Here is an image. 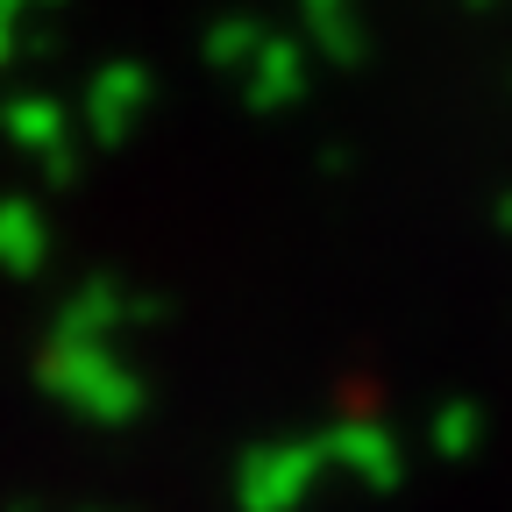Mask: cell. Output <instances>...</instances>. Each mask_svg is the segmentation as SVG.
<instances>
[{
	"label": "cell",
	"mask_w": 512,
	"mask_h": 512,
	"mask_svg": "<svg viewBox=\"0 0 512 512\" xmlns=\"http://www.w3.org/2000/svg\"><path fill=\"white\" fill-rule=\"evenodd\" d=\"M36 384L64 406V413H79L93 427H128L143 413V377L128 370V356L114 342H43L36 356Z\"/></svg>",
	"instance_id": "obj_1"
},
{
	"label": "cell",
	"mask_w": 512,
	"mask_h": 512,
	"mask_svg": "<svg viewBox=\"0 0 512 512\" xmlns=\"http://www.w3.org/2000/svg\"><path fill=\"white\" fill-rule=\"evenodd\" d=\"M320 477H328V463H320V441L313 434L264 441V448H249V456L235 463V505L242 512H299Z\"/></svg>",
	"instance_id": "obj_2"
},
{
	"label": "cell",
	"mask_w": 512,
	"mask_h": 512,
	"mask_svg": "<svg viewBox=\"0 0 512 512\" xmlns=\"http://www.w3.org/2000/svg\"><path fill=\"white\" fill-rule=\"evenodd\" d=\"M0 136H8V143L43 171V185H72V178H79L72 107H57L50 93H15V100H0Z\"/></svg>",
	"instance_id": "obj_3"
},
{
	"label": "cell",
	"mask_w": 512,
	"mask_h": 512,
	"mask_svg": "<svg viewBox=\"0 0 512 512\" xmlns=\"http://www.w3.org/2000/svg\"><path fill=\"white\" fill-rule=\"evenodd\" d=\"M150 100H157L150 64L114 57V64H100V72L86 79V100H79L72 128H86L93 143H128V136H136V121L150 114Z\"/></svg>",
	"instance_id": "obj_4"
},
{
	"label": "cell",
	"mask_w": 512,
	"mask_h": 512,
	"mask_svg": "<svg viewBox=\"0 0 512 512\" xmlns=\"http://www.w3.org/2000/svg\"><path fill=\"white\" fill-rule=\"evenodd\" d=\"M320 463L356 477L363 491H392L406 477V456H399V434L392 427H377V420H335V427H320Z\"/></svg>",
	"instance_id": "obj_5"
},
{
	"label": "cell",
	"mask_w": 512,
	"mask_h": 512,
	"mask_svg": "<svg viewBox=\"0 0 512 512\" xmlns=\"http://www.w3.org/2000/svg\"><path fill=\"white\" fill-rule=\"evenodd\" d=\"M306 43L299 36H264V50H256L249 64H242V100H249V114H285V107H299L306 100Z\"/></svg>",
	"instance_id": "obj_6"
},
{
	"label": "cell",
	"mask_w": 512,
	"mask_h": 512,
	"mask_svg": "<svg viewBox=\"0 0 512 512\" xmlns=\"http://www.w3.org/2000/svg\"><path fill=\"white\" fill-rule=\"evenodd\" d=\"M128 320H150V306H143V299H128L114 278H86L72 299L57 306L50 335H57V342H121Z\"/></svg>",
	"instance_id": "obj_7"
},
{
	"label": "cell",
	"mask_w": 512,
	"mask_h": 512,
	"mask_svg": "<svg viewBox=\"0 0 512 512\" xmlns=\"http://www.w3.org/2000/svg\"><path fill=\"white\" fill-rule=\"evenodd\" d=\"M43 264H50V221H43V207L36 200H0V278L29 285V278H43Z\"/></svg>",
	"instance_id": "obj_8"
},
{
	"label": "cell",
	"mask_w": 512,
	"mask_h": 512,
	"mask_svg": "<svg viewBox=\"0 0 512 512\" xmlns=\"http://www.w3.org/2000/svg\"><path fill=\"white\" fill-rule=\"evenodd\" d=\"M299 43L320 50L328 64H356L363 57V15H356V0H299Z\"/></svg>",
	"instance_id": "obj_9"
},
{
	"label": "cell",
	"mask_w": 512,
	"mask_h": 512,
	"mask_svg": "<svg viewBox=\"0 0 512 512\" xmlns=\"http://www.w3.org/2000/svg\"><path fill=\"white\" fill-rule=\"evenodd\" d=\"M477 441H484V406H477V399H448V406L434 413V456H441V463H470Z\"/></svg>",
	"instance_id": "obj_10"
},
{
	"label": "cell",
	"mask_w": 512,
	"mask_h": 512,
	"mask_svg": "<svg viewBox=\"0 0 512 512\" xmlns=\"http://www.w3.org/2000/svg\"><path fill=\"white\" fill-rule=\"evenodd\" d=\"M264 36H271V22H256V15H228V22H214L207 29V64H214V72H242V64L256 57V50H264Z\"/></svg>",
	"instance_id": "obj_11"
},
{
	"label": "cell",
	"mask_w": 512,
	"mask_h": 512,
	"mask_svg": "<svg viewBox=\"0 0 512 512\" xmlns=\"http://www.w3.org/2000/svg\"><path fill=\"white\" fill-rule=\"evenodd\" d=\"M43 8H64V0H0V22L22 29V15H43Z\"/></svg>",
	"instance_id": "obj_12"
},
{
	"label": "cell",
	"mask_w": 512,
	"mask_h": 512,
	"mask_svg": "<svg viewBox=\"0 0 512 512\" xmlns=\"http://www.w3.org/2000/svg\"><path fill=\"white\" fill-rule=\"evenodd\" d=\"M15 57H22V29H15V22H0V72H8Z\"/></svg>",
	"instance_id": "obj_13"
},
{
	"label": "cell",
	"mask_w": 512,
	"mask_h": 512,
	"mask_svg": "<svg viewBox=\"0 0 512 512\" xmlns=\"http://www.w3.org/2000/svg\"><path fill=\"white\" fill-rule=\"evenodd\" d=\"M498 228H505V235H512V200H498Z\"/></svg>",
	"instance_id": "obj_14"
},
{
	"label": "cell",
	"mask_w": 512,
	"mask_h": 512,
	"mask_svg": "<svg viewBox=\"0 0 512 512\" xmlns=\"http://www.w3.org/2000/svg\"><path fill=\"white\" fill-rule=\"evenodd\" d=\"M463 8H470V15H484V8H498V0H463Z\"/></svg>",
	"instance_id": "obj_15"
}]
</instances>
